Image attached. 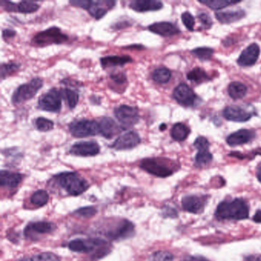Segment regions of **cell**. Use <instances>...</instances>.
I'll list each match as a JSON object with an SVG mask.
<instances>
[{
	"label": "cell",
	"mask_w": 261,
	"mask_h": 261,
	"mask_svg": "<svg viewBox=\"0 0 261 261\" xmlns=\"http://www.w3.org/2000/svg\"><path fill=\"white\" fill-rule=\"evenodd\" d=\"M110 244L102 238H78L70 240L68 248L72 252L89 254L94 252L92 259L99 260L110 252Z\"/></svg>",
	"instance_id": "cell-1"
},
{
	"label": "cell",
	"mask_w": 261,
	"mask_h": 261,
	"mask_svg": "<svg viewBox=\"0 0 261 261\" xmlns=\"http://www.w3.org/2000/svg\"><path fill=\"white\" fill-rule=\"evenodd\" d=\"M214 214L218 220H244L249 217V207L244 200L235 198L220 203Z\"/></svg>",
	"instance_id": "cell-2"
},
{
	"label": "cell",
	"mask_w": 261,
	"mask_h": 261,
	"mask_svg": "<svg viewBox=\"0 0 261 261\" xmlns=\"http://www.w3.org/2000/svg\"><path fill=\"white\" fill-rule=\"evenodd\" d=\"M53 180L58 186L70 196H80L89 188L88 181L76 172L59 173L53 177Z\"/></svg>",
	"instance_id": "cell-3"
},
{
	"label": "cell",
	"mask_w": 261,
	"mask_h": 261,
	"mask_svg": "<svg viewBox=\"0 0 261 261\" xmlns=\"http://www.w3.org/2000/svg\"><path fill=\"white\" fill-rule=\"evenodd\" d=\"M68 40V34L62 32L58 27L52 26L37 33L32 40V44L34 47L42 48L52 44H64Z\"/></svg>",
	"instance_id": "cell-4"
},
{
	"label": "cell",
	"mask_w": 261,
	"mask_h": 261,
	"mask_svg": "<svg viewBox=\"0 0 261 261\" xmlns=\"http://www.w3.org/2000/svg\"><path fill=\"white\" fill-rule=\"evenodd\" d=\"M43 84L41 78H34L28 83L20 85L12 95V103L18 105L31 100L42 88Z\"/></svg>",
	"instance_id": "cell-5"
},
{
	"label": "cell",
	"mask_w": 261,
	"mask_h": 261,
	"mask_svg": "<svg viewBox=\"0 0 261 261\" xmlns=\"http://www.w3.org/2000/svg\"><path fill=\"white\" fill-rule=\"evenodd\" d=\"M140 167L148 174L160 178L170 176L174 172L168 160L166 158H146L140 162Z\"/></svg>",
	"instance_id": "cell-6"
},
{
	"label": "cell",
	"mask_w": 261,
	"mask_h": 261,
	"mask_svg": "<svg viewBox=\"0 0 261 261\" xmlns=\"http://www.w3.org/2000/svg\"><path fill=\"white\" fill-rule=\"evenodd\" d=\"M69 132L74 138H84L94 136L99 134V124L92 120L72 121L68 125Z\"/></svg>",
	"instance_id": "cell-7"
},
{
	"label": "cell",
	"mask_w": 261,
	"mask_h": 261,
	"mask_svg": "<svg viewBox=\"0 0 261 261\" xmlns=\"http://www.w3.org/2000/svg\"><path fill=\"white\" fill-rule=\"evenodd\" d=\"M62 96L60 90L52 88L38 98V108L46 112L58 113L62 110Z\"/></svg>",
	"instance_id": "cell-8"
},
{
	"label": "cell",
	"mask_w": 261,
	"mask_h": 261,
	"mask_svg": "<svg viewBox=\"0 0 261 261\" xmlns=\"http://www.w3.org/2000/svg\"><path fill=\"white\" fill-rule=\"evenodd\" d=\"M114 114L124 130L135 126L140 120L139 110L135 106L122 104L115 108Z\"/></svg>",
	"instance_id": "cell-9"
},
{
	"label": "cell",
	"mask_w": 261,
	"mask_h": 261,
	"mask_svg": "<svg viewBox=\"0 0 261 261\" xmlns=\"http://www.w3.org/2000/svg\"><path fill=\"white\" fill-rule=\"evenodd\" d=\"M135 234V226L126 219H121L114 226L110 228L105 235L114 240H122L130 238Z\"/></svg>",
	"instance_id": "cell-10"
},
{
	"label": "cell",
	"mask_w": 261,
	"mask_h": 261,
	"mask_svg": "<svg viewBox=\"0 0 261 261\" xmlns=\"http://www.w3.org/2000/svg\"><path fill=\"white\" fill-rule=\"evenodd\" d=\"M140 144L141 138L139 134L136 131L131 130L118 136L116 140L109 146L115 150H128L135 148Z\"/></svg>",
	"instance_id": "cell-11"
},
{
	"label": "cell",
	"mask_w": 261,
	"mask_h": 261,
	"mask_svg": "<svg viewBox=\"0 0 261 261\" xmlns=\"http://www.w3.org/2000/svg\"><path fill=\"white\" fill-rule=\"evenodd\" d=\"M100 151V145L96 141H80L70 146L69 154L77 156L89 157L98 155Z\"/></svg>",
	"instance_id": "cell-12"
},
{
	"label": "cell",
	"mask_w": 261,
	"mask_h": 261,
	"mask_svg": "<svg viewBox=\"0 0 261 261\" xmlns=\"http://www.w3.org/2000/svg\"><path fill=\"white\" fill-rule=\"evenodd\" d=\"M172 96L182 106H193L198 100L197 96L191 88L184 83L180 84L173 92Z\"/></svg>",
	"instance_id": "cell-13"
},
{
	"label": "cell",
	"mask_w": 261,
	"mask_h": 261,
	"mask_svg": "<svg viewBox=\"0 0 261 261\" xmlns=\"http://www.w3.org/2000/svg\"><path fill=\"white\" fill-rule=\"evenodd\" d=\"M56 229V226L52 222H32L24 228V234L28 238L36 239V235L50 234L54 232Z\"/></svg>",
	"instance_id": "cell-14"
},
{
	"label": "cell",
	"mask_w": 261,
	"mask_h": 261,
	"mask_svg": "<svg viewBox=\"0 0 261 261\" xmlns=\"http://www.w3.org/2000/svg\"><path fill=\"white\" fill-rule=\"evenodd\" d=\"M207 202L206 196H188L182 200L183 209L188 212L200 214L202 212Z\"/></svg>",
	"instance_id": "cell-15"
},
{
	"label": "cell",
	"mask_w": 261,
	"mask_h": 261,
	"mask_svg": "<svg viewBox=\"0 0 261 261\" xmlns=\"http://www.w3.org/2000/svg\"><path fill=\"white\" fill-rule=\"evenodd\" d=\"M99 124V134L106 138L111 139L118 135L122 128L116 124V121L108 116H104L98 122Z\"/></svg>",
	"instance_id": "cell-16"
},
{
	"label": "cell",
	"mask_w": 261,
	"mask_h": 261,
	"mask_svg": "<svg viewBox=\"0 0 261 261\" xmlns=\"http://www.w3.org/2000/svg\"><path fill=\"white\" fill-rule=\"evenodd\" d=\"M224 118L229 121L243 122L249 120L253 114L238 106H227L223 111Z\"/></svg>",
	"instance_id": "cell-17"
},
{
	"label": "cell",
	"mask_w": 261,
	"mask_h": 261,
	"mask_svg": "<svg viewBox=\"0 0 261 261\" xmlns=\"http://www.w3.org/2000/svg\"><path fill=\"white\" fill-rule=\"evenodd\" d=\"M115 5V1H90V6L86 10L95 20H99L106 16L108 10L113 8Z\"/></svg>",
	"instance_id": "cell-18"
},
{
	"label": "cell",
	"mask_w": 261,
	"mask_h": 261,
	"mask_svg": "<svg viewBox=\"0 0 261 261\" xmlns=\"http://www.w3.org/2000/svg\"><path fill=\"white\" fill-rule=\"evenodd\" d=\"M260 54V47L256 43H253L246 48L238 59V64L242 67L254 66L258 60Z\"/></svg>",
	"instance_id": "cell-19"
},
{
	"label": "cell",
	"mask_w": 261,
	"mask_h": 261,
	"mask_svg": "<svg viewBox=\"0 0 261 261\" xmlns=\"http://www.w3.org/2000/svg\"><path fill=\"white\" fill-rule=\"evenodd\" d=\"M148 30L154 34L164 37H170L178 34L180 32V28L168 22L154 23L148 27Z\"/></svg>",
	"instance_id": "cell-20"
},
{
	"label": "cell",
	"mask_w": 261,
	"mask_h": 261,
	"mask_svg": "<svg viewBox=\"0 0 261 261\" xmlns=\"http://www.w3.org/2000/svg\"><path fill=\"white\" fill-rule=\"evenodd\" d=\"M130 8L138 12L158 11L164 7V4L157 0H134L130 2Z\"/></svg>",
	"instance_id": "cell-21"
},
{
	"label": "cell",
	"mask_w": 261,
	"mask_h": 261,
	"mask_svg": "<svg viewBox=\"0 0 261 261\" xmlns=\"http://www.w3.org/2000/svg\"><path fill=\"white\" fill-rule=\"evenodd\" d=\"M255 138V132L250 130L242 129L228 136L227 144L230 146L242 145L250 142Z\"/></svg>",
	"instance_id": "cell-22"
},
{
	"label": "cell",
	"mask_w": 261,
	"mask_h": 261,
	"mask_svg": "<svg viewBox=\"0 0 261 261\" xmlns=\"http://www.w3.org/2000/svg\"><path fill=\"white\" fill-rule=\"evenodd\" d=\"M22 176L18 172L2 170L0 172V184L5 188H14L20 184Z\"/></svg>",
	"instance_id": "cell-23"
},
{
	"label": "cell",
	"mask_w": 261,
	"mask_h": 261,
	"mask_svg": "<svg viewBox=\"0 0 261 261\" xmlns=\"http://www.w3.org/2000/svg\"><path fill=\"white\" fill-rule=\"evenodd\" d=\"M132 62V58L128 56H110L100 58V64L103 69L114 67H122Z\"/></svg>",
	"instance_id": "cell-24"
},
{
	"label": "cell",
	"mask_w": 261,
	"mask_h": 261,
	"mask_svg": "<svg viewBox=\"0 0 261 261\" xmlns=\"http://www.w3.org/2000/svg\"><path fill=\"white\" fill-rule=\"evenodd\" d=\"M245 16V12L243 10H234V11L220 12H216V17L220 22L223 24H230L239 21Z\"/></svg>",
	"instance_id": "cell-25"
},
{
	"label": "cell",
	"mask_w": 261,
	"mask_h": 261,
	"mask_svg": "<svg viewBox=\"0 0 261 261\" xmlns=\"http://www.w3.org/2000/svg\"><path fill=\"white\" fill-rule=\"evenodd\" d=\"M229 96L233 100H239L243 98L248 93V88L240 82H232L228 88Z\"/></svg>",
	"instance_id": "cell-26"
},
{
	"label": "cell",
	"mask_w": 261,
	"mask_h": 261,
	"mask_svg": "<svg viewBox=\"0 0 261 261\" xmlns=\"http://www.w3.org/2000/svg\"><path fill=\"white\" fill-rule=\"evenodd\" d=\"M190 130L188 126L182 122H177L171 130V136L176 141H183L188 138Z\"/></svg>",
	"instance_id": "cell-27"
},
{
	"label": "cell",
	"mask_w": 261,
	"mask_h": 261,
	"mask_svg": "<svg viewBox=\"0 0 261 261\" xmlns=\"http://www.w3.org/2000/svg\"><path fill=\"white\" fill-rule=\"evenodd\" d=\"M62 99H64L70 109H74L77 106L79 102V94L78 92L69 88H63L60 90Z\"/></svg>",
	"instance_id": "cell-28"
},
{
	"label": "cell",
	"mask_w": 261,
	"mask_h": 261,
	"mask_svg": "<svg viewBox=\"0 0 261 261\" xmlns=\"http://www.w3.org/2000/svg\"><path fill=\"white\" fill-rule=\"evenodd\" d=\"M152 80L157 84H164L170 82L172 77L171 72L166 68H160L156 69L152 73Z\"/></svg>",
	"instance_id": "cell-29"
},
{
	"label": "cell",
	"mask_w": 261,
	"mask_h": 261,
	"mask_svg": "<svg viewBox=\"0 0 261 261\" xmlns=\"http://www.w3.org/2000/svg\"><path fill=\"white\" fill-rule=\"evenodd\" d=\"M187 78L191 82H196V83H202L206 80H209V77L206 72L200 68H196L191 72H188L187 74Z\"/></svg>",
	"instance_id": "cell-30"
},
{
	"label": "cell",
	"mask_w": 261,
	"mask_h": 261,
	"mask_svg": "<svg viewBox=\"0 0 261 261\" xmlns=\"http://www.w3.org/2000/svg\"><path fill=\"white\" fill-rule=\"evenodd\" d=\"M49 200V196L47 192L40 190L34 192L31 196V202L34 206H43L47 204Z\"/></svg>",
	"instance_id": "cell-31"
},
{
	"label": "cell",
	"mask_w": 261,
	"mask_h": 261,
	"mask_svg": "<svg viewBox=\"0 0 261 261\" xmlns=\"http://www.w3.org/2000/svg\"><path fill=\"white\" fill-rule=\"evenodd\" d=\"M200 2L207 6L212 10H218L240 2H232V1H228V0H206V1H200Z\"/></svg>",
	"instance_id": "cell-32"
},
{
	"label": "cell",
	"mask_w": 261,
	"mask_h": 261,
	"mask_svg": "<svg viewBox=\"0 0 261 261\" xmlns=\"http://www.w3.org/2000/svg\"><path fill=\"white\" fill-rule=\"evenodd\" d=\"M34 125L36 129L41 132H48L52 130L54 126V122L51 120L44 118H36L34 121Z\"/></svg>",
	"instance_id": "cell-33"
},
{
	"label": "cell",
	"mask_w": 261,
	"mask_h": 261,
	"mask_svg": "<svg viewBox=\"0 0 261 261\" xmlns=\"http://www.w3.org/2000/svg\"><path fill=\"white\" fill-rule=\"evenodd\" d=\"M20 64L16 62H8V63H2L1 66V79L4 80L8 76L16 72L20 69Z\"/></svg>",
	"instance_id": "cell-34"
},
{
	"label": "cell",
	"mask_w": 261,
	"mask_h": 261,
	"mask_svg": "<svg viewBox=\"0 0 261 261\" xmlns=\"http://www.w3.org/2000/svg\"><path fill=\"white\" fill-rule=\"evenodd\" d=\"M40 6L31 1H22L18 4V12L23 14H34L40 10Z\"/></svg>",
	"instance_id": "cell-35"
},
{
	"label": "cell",
	"mask_w": 261,
	"mask_h": 261,
	"mask_svg": "<svg viewBox=\"0 0 261 261\" xmlns=\"http://www.w3.org/2000/svg\"><path fill=\"white\" fill-rule=\"evenodd\" d=\"M212 154L208 150L198 151L196 156V166L198 167L204 166L212 160Z\"/></svg>",
	"instance_id": "cell-36"
},
{
	"label": "cell",
	"mask_w": 261,
	"mask_h": 261,
	"mask_svg": "<svg viewBox=\"0 0 261 261\" xmlns=\"http://www.w3.org/2000/svg\"><path fill=\"white\" fill-rule=\"evenodd\" d=\"M192 52L200 60H207L212 57L214 51L212 48H198L194 49Z\"/></svg>",
	"instance_id": "cell-37"
},
{
	"label": "cell",
	"mask_w": 261,
	"mask_h": 261,
	"mask_svg": "<svg viewBox=\"0 0 261 261\" xmlns=\"http://www.w3.org/2000/svg\"><path fill=\"white\" fill-rule=\"evenodd\" d=\"M96 212H98V210L95 208L88 206V207L80 208L78 209L74 212V214L78 217L90 218L94 217Z\"/></svg>",
	"instance_id": "cell-38"
},
{
	"label": "cell",
	"mask_w": 261,
	"mask_h": 261,
	"mask_svg": "<svg viewBox=\"0 0 261 261\" xmlns=\"http://www.w3.org/2000/svg\"><path fill=\"white\" fill-rule=\"evenodd\" d=\"M174 256L170 252L166 250H158L152 254L150 261H173Z\"/></svg>",
	"instance_id": "cell-39"
},
{
	"label": "cell",
	"mask_w": 261,
	"mask_h": 261,
	"mask_svg": "<svg viewBox=\"0 0 261 261\" xmlns=\"http://www.w3.org/2000/svg\"><path fill=\"white\" fill-rule=\"evenodd\" d=\"M32 261H60L58 256L53 253H46L38 254L34 255L32 256Z\"/></svg>",
	"instance_id": "cell-40"
},
{
	"label": "cell",
	"mask_w": 261,
	"mask_h": 261,
	"mask_svg": "<svg viewBox=\"0 0 261 261\" xmlns=\"http://www.w3.org/2000/svg\"><path fill=\"white\" fill-rule=\"evenodd\" d=\"M182 20L184 26L188 28L190 31H193L194 27V18L191 14L186 12L182 15Z\"/></svg>",
	"instance_id": "cell-41"
},
{
	"label": "cell",
	"mask_w": 261,
	"mask_h": 261,
	"mask_svg": "<svg viewBox=\"0 0 261 261\" xmlns=\"http://www.w3.org/2000/svg\"><path fill=\"white\" fill-rule=\"evenodd\" d=\"M194 146L197 150H198V151L208 150L210 144L206 138L200 136L194 141Z\"/></svg>",
	"instance_id": "cell-42"
},
{
	"label": "cell",
	"mask_w": 261,
	"mask_h": 261,
	"mask_svg": "<svg viewBox=\"0 0 261 261\" xmlns=\"http://www.w3.org/2000/svg\"><path fill=\"white\" fill-rule=\"evenodd\" d=\"M111 80H113L116 84L122 85L126 83L128 80L126 74L122 72H118V73L111 74L110 76Z\"/></svg>",
	"instance_id": "cell-43"
},
{
	"label": "cell",
	"mask_w": 261,
	"mask_h": 261,
	"mask_svg": "<svg viewBox=\"0 0 261 261\" xmlns=\"http://www.w3.org/2000/svg\"><path fill=\"white\" fill-rule=\"evenodd\" d=\"M198 20L201 22L202 24L206 30L207 28H210L212 26V20L210 18L208 14H200L198 15Z\"/></svg>",
	"instance_id": "cell-44"
},
{
	"label": "cell",
	"mask_w": 261,
	"mask_h": 261,
	"mask_svg": "<svg viewBox=\"0 0 261 261\" xmlns=\"http://www.w3.org/2000/svg\"><path fill=\"white\" fill-rule=\"evenodd\" d=\"M1 6L7 12H18V5L14 2H10V1L2 0Z\"/></svg>",
	"instance_id": "cell-45"
},
{
	"label": "cell",
	"mask_w": 261,
	"mask_h": 261,
	"mask_svg": "<svg viewBox=\"0 0 261 261\" xmlns=\"http://www.w3.org/2000/svg\"><path fill=\"white\" fill-rule=\"evenodd\" d=\"M16 34V32L14 30H10V28H5V30H2V38L5 40L14 38Z\"/></svg>",
	"instance_id": "cell-46"
},
{
	"label": "cell",
	"mask_w": 261,
	"mask_h": 261,
	"mask_svg": "<svg viewBox=\"0 0 261 261\" xmlns=\"http://www.w3.org/2000/svg\"><path fill=\"white\" fill-rule=\"evenodd\" d=\"M164 216H165V217H168H168H176V210L171 208H167L164 210Z\"/></svg>",
	"instance_id": "cell-47"
},
{
	"label": "cell",
	"mask_w": 261,
	"mask_h": 261,
	"mask_svg": "<svg viewBox=\"0 0 261 261\" xmlns=\"http://www.w3.org/2000/svg\"><path fill=\"white\" fill-rule=\"evenodd\" d=\"M181 261H209L206 258H203L201 256H188L186 258V259L182 260Z\"/></svg>",
	"instance_id": "cell-48"
},
{
	"label": "cell",
	"mask_w": 261,
	"mask_h": 261,
	"mask_svg": "<svg viewBox=\"0 0 261 261\" xmlns=\"http://www.w3.org/2000/svg\"><path fill=\"white\" fill-rule=\"evenodd\" d=\"M244 261H261V255L253 254L245 258Z\"/></svg>",
	"instance_id": "cell-49"
},
{
	"label": "cell",
	"mask_w": 261,
	"mask_h": 261,
	"mask_svg": "<svg viewBox=\"0 0 261 261\" xmlns=\"http://www.w3.org/2000/svg\"><path fill=\"white\" fill-rule=\"evenodd\" d=\"M90 100L92 104H98V105L100 104V98H98V96H90Z\"/></svg>",
	"instance_id": "cell-50"
},
{
	"label": "cell",
	"mask_w": 261,
	"mask_h": 261,
	"mask_svg": "<svg viewBox=\"0 0 261 261\" xmlns=\"http://www.w3.org/2000/svg\"><path fill=\"white\" fill-rule=\"evenodd\" d=\"M253 220L256 223H261V210H258L254 216Z\"/></svg>",
	"instance_id": "cell-51"
},
{
	"label": "cell",
	"mask_w": 261,
	"mask_h": 261,
	"mask_svg": "<svg viewBox=\"0 0 261 261\" xmlns=\"http://www.w3.org/2000/svg\"><path fill=\"white\" fill-rule=\"evenodd\" d=\"M256 177H258L260 182L261 183V162L258 165V168H256Z\"/></svg>",
	"instance_id": "cell-52"
},
{
	"label": "cell",
	"mask_w": 261,
	"mask_h": 261,
	"mask_svg": "<svg viewBox=\"0 0 261 261\" xmlns=\"http://www.w3.org/2000/svg\"><path fill=\"white\" fill-rule=\"evenodd\" d=\"M17 261H32V258L26 256V258H21V259L18 260Z\"/></svg>",
	"instance_id": "cell-53"
},
{
	"label": "cell",
	"mask_w": 261,
	"mask_h": 261,
	"mask_svg": "<svg viewBox=\"0 0 261 261\" xmlns=\"http://www.w3.org/2000/svg\"><path fill=\"white\" fill-rule=\"evenodd\" d=\"M160 130H165L166 129V124H162L161 126H160Z\"/></svg>",
	"instance_id": "cell-54"
}]
</instances>
